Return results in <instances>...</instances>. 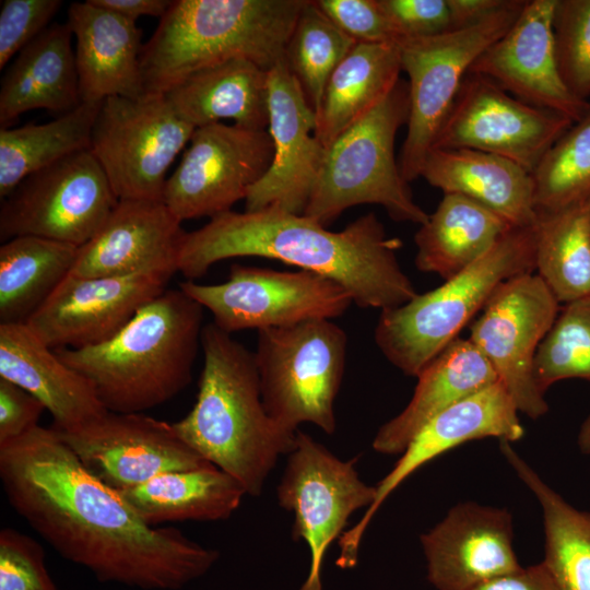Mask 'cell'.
<instances>
[{
  "mask_svg": "<svg viewBox=\"0 0 590 590\" xmlns=\"http://www.w3.org/2000/svg\"><path fill=\"white\" fill-rule=\"evenodd\" d=\"M0 480L12 508L64 559L101 582L179 590L220 553L173 527H151L92 475L54 427L0 445Z\"/></svg>",
  "mask_w": 590,
  "mask_h": 590,
  "instance_id": "1",
  "label": "cell"
},
{
  "mask_svg": "<svg viewBox=\"0 0 590 590\" xmlns=\"http://www.w3.org/2000/svg\"><path fill=\"white\" fill-rule=\"evenodd\" d=\"M401 247V239L389 237L373 212L342 231L332 232L305 214L278 208L231 210L185 233L178 272L188 281H196L222 260L274 259L337 282L362 308L386 310L417 294L398 261Z\"/></svg>",
  "mask_w": 590,
  "mask_h": 590,
  "instance_id": "2",
  "label": "cell"
},
{
  "mask_svg": "<svg viewBox=\"0 0 590 590\" xmlns=\"http://www.w3.org/2000/svg\"><path fill=\"white\" fill-rule=\"evenodd\" d=\"M201 349L196 402L173 427L203 459L235 477L246 495L259 497L279 458L295 447L297 433L267 413L253 352L213 322L203 326Z\"/></svg>",
  "mask_w": 590,
  "mask_h": 590,
  "instance_id": "3",
  "label": "cell"
},
{
  "mask_svg": "<svg viewBox=\"0 0 590 590\" xmlns=\"http://www.w3.org/2000/svg\"><path fill=\"white\" fill-rule=\"evenodd\" d=\"M203 309L179 287L166 288L108 341L55 351L91 382L107 411L143 413L191 382Z\"/></svg>",
  "mask_w": 590,
  "mask_h": 590,
  "instance_id": "4",
  "label": "cell"
},
{
  "mask_svg": "<svg viewBox=\"0 0 590 590\" xmlns=\"http://www.w3.org/2000/svg\"><path fill=\"white\" fill-rule=\"evenodd\" d=\"M307 0H175L143 45L145 93H166L189 74L235 58L269 71L283 60Z\"/></svg>",
  "mask_w": 590,
  "mask_h": 590,
  "instance_id": "5",
  "label": "cell"
},
{
  "mask_svg": "<svg viewBox=\"0 0 590 590\" xmlns=\"http://www.w3.org/2000/svg\"><path fill=\"white\" fill-rule=\"evenodd\" d=\"M534 229L512 227L471 267L437 288L381 310L375 342L404 375L417 377L506 281L535 271Z\"/></svg>",
  "mask_w": 590,
  "mask_h": 590,
  "instance_id": "6",
  "label": "cell"
},
{
  "mask_svg": "<svg viewBox=\"0 0 590 590\" xmlns=\"http://www.w3.org/2000/svg\"><path fill=\"white\" fill-rule=\"evenodd\" d=\"M409 85L400 79L388 95L347 127L327 149L303 214L327 226L345 210L373 203L398 222L424 224L394 157L396 134L408 122Z\"/></svg>",
  "mask_w": 590,
  "mask_h": 590,
  "instance_id": "7",
  "label": "cell"
},
{
  "mask_svg": "<svg viewBox=\"0 0 590 590\" xmlns=\"http://www.w3.org/2000/svg\"><path fill=\"white\" fill-rule=\"evenodd\" d=\"M346 352L347 335L331 319L257 331L253 355L269 416L293 434L310 423L332 435Z\"/></svg>",
  "mask_w": 590,
  "mask_h": 590,
  "instance_id": "8",
  "label": "cell"
},
{
  "mask_svg": "<svg viewBox=\"0 0 590 590\" xmlns=\"http://www.w3.org/2000/svg\"><path fill=\"white\" fill-rule=\"evenodd\" d=\"M524 3L511 0L473 25L398 42L401 68L409 78L408 130L399 161L406 182L421 177L424 162L470 68L510 28Z\"/></svg>",
  "mask_w": 590,
  "mask_h": 590,
  "instance_id": "9",
  "label": "cell"
},
{
  "mask_svg": "<svg viewBox=\"0 0 590 590\" xmlns=\"http://www.w3.org/2000/svg\"><path fill=\"white\" fill-rule=\"evenodd\" d=\"M196 128L162 93L103 101L90 150L119 200L163 201L166 174Z\"/></svg>",
  "mask_w": 590,
  "mask_h": 590,
  "instance_id": "10",
  "label": "cell"
},
{
  "mask_svg": "<svg viewBox=\"0 0 590 590\" xmlns=\"http://www.w3.org/2000/svg\"><path fill=\"white\" fill-rule=\"evenodd\" d=\"M118 201L92 151L82 150L27 176L2 199L0 239L37 236L81 247Z\"/></svg>",
  "mask_w": 590,
  "mask_h": 590,
  "instance_id": "11",
  "label": "cell"
},
{
  "mask_svg": "<svg viewBox=\"0 0 590 590\" xmlns=\"http://www.w3.org/2000/svg\"><path fill=\"white\" fill-rule=\"evenodd\" d=\"M179 288L206 308L227 333L287 327L343 315L353 299L337 282L307 271H278L234 263L219 284L181 282Z\"/></svg>",
  "mask_w": 590,
  "mask_h": 590,
  "instance_id": "12",
  "label": "cell"
},
{
  "mask_svg": "<svg viewBox=\"0 0 590 590\" xmlns=\"http://www.w3.org/2000/svg\"><path fill=\"white\" fill-rule=\"evenodd\" d=\"M560 304L534 273L504 282L470 326L469 340L493 367L519 413L536 420L548 411L534 378L539 345Z\"/></svg>",
  "mask_w": 590,
  "mask_h": 590,
  "instance_id": "13",
  "label": "cell"
},
{
  "mask_svg": "<svg viewBox=\"0 0 590 590\" xmlns=\"http://www.w3.org/2000/svg\"><path fill=\"white\" fill-rule=\"evenodd\" d=\"M356 458L342 460L308 434L297 430L296 442L276 487L279 505L294 516L292 538L310 552L307 577H321L324 554L343 534L350 517L375 500L376 486L356 470Z\"/></svg>",
  "mask_w": 590,
  "mask_h": 590,
  "instance_id": "14",
  "label": "cell"
},
{
  "mask_svg": "<svg viewBox=\"0 0 590 590\" xmlns=\"http://www.w3.org/2000/svg\"><path fill=\"white\" fill-rule=\"evenodd\" d=\"M189 142L163 193V202L181 222L231 211L273 158L268 130L217 122L197 128Z\"/></svg>",
  "mask_w": 590,
  "mask_h": 590,
  "instance_id": "15",
  "label": "cell"
},
{
  "mask_svg": "<svg viewBox=\"0 0 590 590\" xmlns=\"http://www.w3.org/2000/svg\"><path fill=\"white\" fill-rule=\"evenodd\" d=\"M573 123L562 114L524 103L489 79L468 72L433 149L491 153L532 175Z\"/></svg>",
  "mask_w": 590,
  "mask_h": 590,
  "instance_id": "16",
  "label": "cell"
},
{
  "mask_svg": "<svg viewBox=\"0 0 590 590\" xmlns=\"http://www.w3.org/2000/svg\"><path fill=\"white\" fill-rule=\"evenodd\" d=\"M56 430L82 465L116 492L164 473L212 464L177 435L173 424L143 413L108 412L78 430Z\"/></svg>",
  "mask_w": 590,
  "mask_h": 590,
  "instance_id": "17",
  "label": "cell"
},
{
  "mask_svg": "<svg viewBox=\"0 0 590 590\" xmlns=\"http://www.w3.org/2000/svg\"><path fill=\"white\" fill-rule=\"evenodd\" d=\"M173 275L167 271L114 276L69 273L26 323L52 350L97 345L163 293Z\"/></svg>",
  "mask_w": 590,
  "mask_h": 590,
  "instance_id": "18",
  "label": "cell"
},
{
  "mask_svg": "<svg viewBox=\"0 0 590 590\" xmlns=\"http://www.w3.org/2000/svg\"><path fill=\"white\" fill-rule=\"evenodd\" d=\"M518 409L500 381L470 394L433 417L408 445L391 471L376 485V497L361 520L339 538L337 565L354 568L364 533L387 497L417 469L471 440L487 437L517 441L524 436Z\"/></svg>",
  "mask_w": 590,
  "mask_h": 590,
  "instance_id": "19",
  "label": "cell"
},
{
  "mask_svg": "<svg viewBox=\"0 0 590 590\" xmlns=\"http://www.w3.org/2000/svg\"><path fill=\"white\" fill-rule=\"evenodd\" d=\"M273 158L249 190L245 211L278 208L303 214L321 169L326 148L316 138V111L284 60L268 71Z\"/></svg>",
  "mask_w": 590,
  "mask_h": 590,
  "instance_id": "20",
  "label": "cell"
},
{
  "mask_svg": "<svg viewBox=\"0 0 590 590\" xmlns=\"http://www.w3.org/2000/svg\"><path fill=\"white\" fill-rule=\"evenodd\" d=\"M556 2L526 1L515 23L477 57L469 72L489 79L524 103L575 122L589 102L569 92L558 70L553 32Z\"/></svg>",
  "mask_w": 590,
  "mask_h": 590,
  "instance_id": "21",
  "label": "cell"
},
{
  "mask_svg": "<svg viewBox=\"0 0 590 590\" xmlns=\"http://www.w3.org/2000/svg\"><path fill=\"white\" fill-rule=\"evenodd\" d=\"M426 578L437 590H471L521 567L506 508L463 502L421 534Z\"/></svg>",
  "mask_w": 590,
  "mask_h": 590,
  "instance_id": "22",
  "label": "cell"
},
{
  "mask_svg": "<svg viewBox=\"0 0 590 590\" xmlns=\"http://www.w3.org/2000/svg\"><path fill=\"white\" fill-rule=\"evenodd\" d=\"M185 233L181 221L163 201L119 200L99 231L79 247L70 274L178 272Z\"/></svg>",
  "mask_w": 590,
  "mask_h": 590,
  "instance_id": "23",
  "label": "cell"
},
{
  "mask_svg": "<svg viewBox=\"0 0 590 590\" xmlns=\"http://www.w3.org/2000/svg\"><path fill=\"white\" fill-rule=\"evenodd\" d=\"M75 38V64L81 102L143 95L142 31L137 22L95 4L73 2L68 20Z\"/></svg>",
  "mask_w": 590,
  "mask_h": 590,
  "instance_id": "24",
  "label": "cell"
},
{
  "mask_svg": "<svg viewBox=\"0 0 590 590\" xmlns=\"http://www.w3.org/2000/svg\"><path fill=\"white\" fill-rule=\"evenodd\" d=\"M0 378L38 399L60 432L78 430L109 412L91 382L63 363L26 322L0 323Z\"/></svg>",
  "mask_w": 590,
  "mask_h": 590,
  "instance_id": "25",
  "label": "cell"
},
{
  "mask_svg": "<svg viewBox=\"0 0 590 590\" xmlns=\"http://www.w3.org/2000/svg\"><path fill=\"white\" fill-rule=\"evenodd\" d=\"M421 177L444 194L476 201L515 227L536 222L532 175L502 156L468 149H433Z\"/></svg>",
  "mask_w": 590,
  "mask_h": 590,
  "instance_id": "26",
  "label": "cell"
},
{
  "mask_svg": "<svg viewBox=\"0 0 590 590\" xmlns=\"http://www.w3.org/2000/svg\"><path fill=\"white\" fill-rule=\"evenodd\" d=\"M72 36L67 22L54 23L15 56L1 79V128L30 110L62 115L80 105Z\"/></svg>",
  "mask_w": 590,
  "mask_h": 590,
  "instance_id": "27",
  "label": "cell"
},
{
  "mask_svg": "<svg viewBox=\"0 0 590 590\" xmlns=\"http://www.w3.org/2000/svg\"><path fill=\"white\" fill-rule=\"evenodd\" d=\"M416 378L408 405L376 433L373 448L377 452L401 455L433 417L498 380L483 354L469 339L460 337Z\"/></svg>",
  "mask_w": 590,
  "mask_h": 590,
  "instance_id": "28",
  "label": "cell"
},
{
  "mask_svg": "<svg viewBox=\"0 0 590 590\" xmlns=\"http://www.w3.org/2000/svg\"><path fill=\"white\" fill-rule=\"evenodd\" d=\"M164 94L196 129L222 119L243 128L268 129V71L250 60L235 58L200 69Z\"/></svg>",
  "mask_w": 590,
  "mask_h": 590,
  "instance_id": "29",
  "label": "cell"
},
{
  "mask_svg": "<svg viewBox=\"0 0 590 590\" xmlns=\"http://www.w3.org/2000/svg\"><path fill=\"white\" fill-rule=\"evenodd\" d=\"M512 227L476 201L446 193L414 236L415 266L449 280L484 257Z\"/></svg>",
  "mask_w": 590,
  "mask_h": 590,
  "instance_id": "30",
  "label": "cell"
},
{
  "mask_svg": "<svg viewBox=\"0 0 590 590\" xmlns=\"http://www.w3.org/2000/svg\"><path fill=\"white\" fill-rule=\"evenodd\" d=\"M117 493L151 527L186 520H225L246 495L235 477L213 464L164 473Z\"/></svg>",
  "mask_w": 590,
  "mask_h": 590,
  "instance_id": "31",
  "label": "cell"
},
{
  "mask_svg": "<svg viewBox=\"0 0 590 590\" xmlns=\"http://www.w3.org/2000/svg\"><path fill=\"white\" fill-rule=\"evenodd\" d=\"M398 43H356L330 75L316 113V138L327 149L384 99L401 79Z\"/></svg>",
  "mask_w": 590,
  "mask_h": 590,
  "instance_id": "32",
  "label": "cell"
},
{
  "mask_svg": "<svg viewBox=\"0 0 590 590\" xmlns=\"http://www.w3.org/2000/svg\"><path fill=\"white\" fill-rule=\"evenodd\" d=\"M499 449L519 480L535 496L543 518L544 559L559 590H590V512L575 508L515 450Z\"/></svg>",
  "mask_w": 590,
  "mask_h": 590,
  "instance_id": "33",
  "label": "cell"
},
{
  "mask_svg": "<svg viewBox=\"0 0 590 590\" xmlns=\"http://www.w3.org/2000/svg\"><path fill=\"white\" fill-rule=\"evenodd\" d=\"M79 247L19 236L0 247V323L26 322L71 272Z\"/></svg>",
  "mask_w": 590,
  "mask_h": 590,
  "instance_id": "34",
  "label": "cell"
},
{
  "mask_svg": "<svg viewBox=\"0 0 590 590\" xmlns=\"http://www.w3.org/2000/svg\"><path fill=\"white\" fill-rule=\"evenodd\" d=\"M102 103L81 102L74 109L49 122L1 128V200L27 176L90 149L93 126Z\"/></svg>",
  "mask_w": 590,
  "mask_h": 590,
  "instance_id": "35",
  "label": "cell"
},
{
  "mask_svg": "<svg viewBox=\"0 0 590 590\" xmlns=\"http://www.w3.org/2000/svg\"><path fill=\"white\" fill-rule=\"evenodd\" d=\"M535 271L559 304L590 296V223L583 202L538 212Z\"/></svg>",
  "mask_w": 590,
  "mask_h": 590,
  "instance_id": "36",
  "label": "cell"
},
{
  "mask_svg": "<svg viewBox=\"0 0 590 590\" xmlns=\"http://www.w3.org/2000/svg\"><path fill=\"white\" fill-rule=\"evenodd\" d=\"M356 44L307 0L284 50V62L317 113L327 82Z\"/></svg>",
  "mask_w": 590,
  "mask_h": 590,
  "instance_id": "37",
  "label": "cell"
},
{
  "mask_svg": "<svg viewBox=\"0 0 590 590\" xmlns=\"http://www.w3.org/2000/svg\"><path fill=\"white\" fill-rule=\"evenodd\" d=\"M532 179L538 212L556 211L590 196V102L581 118L545 153Z\"/></svg>",
  "mask_w": 590,
  "mask_h": 590,
  "instance_id": "38",
  "label": "cell"
},
{
  "mask_svg": "<svg viewBox=\"0 0 590 590\" xmlns=\"http://www.w3.org/2000/svg\"><path fill=\"white\" fill-rule=\"evenodd\" d=\"M534 378L543 393L564 379L590 382V296L560 307L536 351Z\"/></svg>",
  "mask_w": 590,
  "mask_h": 590,
  "instance_id": "39",
  "label": "cell"
},
{
  "mask_svg": "<svg viewBox=\"0 0 590 590\" xmlns=\"http://www.w3.org/2000/svg\"><path fill=\"white\" fill-rule=\"evenodd\" d=\"M553 32L560 76L580 101L590 97V0H557Z\"/></svg>",
  "mask_w": 590,
  "mask_h": 590,
  "instance_id": "40",
  "label": "cell"
},
{
  "mask_svg": "<svg viewBox=\"0 0 590 590\" xmlns=\"http://www.w3.org/2000/svg\"><path fill=\"white\" fill-rule=\"evenodd\" d=\"M0 590H57L43 546L12 528L0 531Z\"/></svg>",
  "mask_w": 590,
  "mask_h": 590,
  "instance_id": "41",
  "label": "cell"
},
{
  "mask_svg": "<svg viewBox=\"0 0 590 590\" xmlns=\"http://www.w3.org/2000/svg\"><path fill=\"white\" fill-rule=\"evenodd\" d=\"M62 5L60 0H4L0 10V69L39 36Z\"/></svg>",
  "mask_w": 590,
  "mask_h": 590,
  "instance_id": "42",
  "label": "cell"
},
{
  "mask_svg": "<svg viewBox=\"0 0 590 590\" xmlns=\"http://www.w3.org/2000/svg\"><path fill=\"white\" fill-rule=\"evenodd\" d=\"M315 4L356 43H398L378 0H316Z\"/></svg>",
  "mask_w": 590,
  "mask_h": 590,
  "instance_id": "43",
  "label": "cell"
},
{
  "mask_svg": "<svg viewBox=\"0 0 590 590\" xmlns=\"http://www.w3.org/2000/svg\"><path fill=\"white\" fill-rule=\"evenodd\" d=\"M397 40L432 37L450 31L447 0H378Z\"/></svg>",
  "mask_w": 590,
  "mask_h": 590,
  "instance_id": "44",
  "label": "cell"
},
{
  "mask_svg": "<svg viewBox=\"0 0 590 590\" xmlns=\"http://www.w3.org/2000/svg\"><path fill=\"white\" fill-rule=\"evenodd\" d=\"M45 405L26 390L0 378V445L38 426Z\"/></svg>",
  "mask_w": 590,
  "mask_h": 590,
  "instance_id": "45",
  "label": "cell"
},
{
  "mask_svg": "<svg viewBox=\"0 0 590 590\" xmlns=\"http://www.w3.org/2000/svg\"><path fill=\"white\" fill-rule=\"evenodd\" d=\"M471 590H559L543 562L519 567L492 578Z\"/></svg>",
  "mask_w": 590,
  "mask_h": 590,
  "instance_id": "46",
  "label": "cell"
},
{
  "mask_svg": "<svg viewBox=\"0 0 590 590\" xmlns=\"http://www.w3.org/2000/svg\"><path fill=\"white\" fill-rule=\"evenodd\" d=\"M451 30L473 25L507 7L511 0H447Z\"/></svg>",
  "mask_w": 590,
  "mask_h": 590,
  "instance_id": "47",
  "label": "cell"
},
{
  "mask_svg": "<svg viewBox=\"0 0 590 590\" xmlns=\"http://www.w3.org/2000/svg\"><path fill=\"white\" fill-rule=\"evenodd\" d=\"M95 4L137 22L140 16L162 17L172 4L169 0H92Z\"/></svg>",
  "mask_w": 590,
  "mask_h": 590,
  "instance_id": "48",
  "label": "cell"
},
{
  "mask_svg": "<svg viewBox=\"0 0 590 590\" xmlns=\"http://www.w3.org/2000/svg\"><path fill=\"white\" fill-rule=\"evenodd\" d=\"M577 445L581 453L590 456V415L580 426Z\"/></svg>",
  "mask_w": 590,
  "mask_h": 590,
  "instance_id": "49",
  "label": "cell"
},
{
  "mask_svg": "<svg viewBox=\"0 0 590 590\" xmlns=\"http://www.w3.org/2000/svg\"><path fill=\"white\" fill-rule=\"evenodd\" d=\"M298 590H322L321 577H317V578L307 577Z\"/></svg>",
  "mask_w": 590,
  "mask_h": 590,
  "instance_id": "50",
  "label": "cell"
},
{
  "mask_svg": "<svg viewBox=\"0 0 590 590\" xmlns=\"http://www.w3.org/2000/svg\"><path fill=\"white\" fill-rule=\"evenodd\" d=\"M585 205H586V209H587V213H588V217H589V223H590V196L586 199Z\"/></svg>",
  "mask_w": 590,
  "mask_h": 590,
  "instance_id": "51",
  "label": "cell"
}]
</instances>
